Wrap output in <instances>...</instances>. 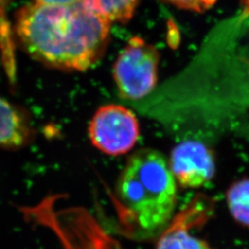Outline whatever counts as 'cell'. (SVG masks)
<instances>
[{"instance_id":"cell-11","label":"cell","mask_w":249,"mask_h":249,"mask_svg":"<svg viewBox=\"0 0 249 249\" xmlns=\"http://www.w3.org/2000/svg\"><path fill=\"white\" fill-rule=\"evenodd\" d=\"M180 9H187L196 12H203L212 8L217 0H164Z\"/></svg>"},{"instance_id":"cell-3","label":"cell","mask_w":249,"mask_h":249,"mask_svg":"<svg viewBox=\"0 0 249 249\" xmlns=\"http://www.w3.org/2000/svg\"><path fill=\"white\" fill-rule=\"evenodd\" d=\"M159 59L153 45L141 37H132L114 66V80L120 96L139 100L151 93L157 83Z\"/></svg>"},{"instance_id":"cell-1","label":"cell","mask_w":249,"mask_h":249,"mask_svg":"<svg viewBox=\"0 0 249 249\" xmlns=\"http://www.w3.org/2000/svg\"><path fill=\"white\" fill-rule=\"evenodd\" d=\"M110 25L83 0L67 5L35 2L18 9L14 32L37 61L66 71H84L105 52Z\"/></svg>"},{"instance_id":"cell-9","label":"cell","mask_w":249,"mask_h":249,"mask_svg":"<svg viewBox=\"0 0 249 249\" xmlns=\"http://www.w3.org/2000/svg\"><path fill=\"white\" fill-rule=\"evenodd\" d=\"M156 249H213L204 240L191 235L186 229L173 228L160 237Z\"/></svg>"},{"instance_id":"cell-5","label":"cell","mask_w":249,"mask_h":249,"mask_svg":"<svg viewBox=\"0 0 249 249\" xmlns=\"http://www.w3.org/2000/svg\"><path fill=\"white\" fill-rule=\"evenodd\" d=\"M169 167L180 187L199 188L211 182L215 175L213 151L197 141L182 142L171 151Z\"/></svg>"},{"instance_id":"cell-12","label":"cell","mask_w":249,"mask_h":249,"mask_svg":"<svg viewBox=\"0 0 249 249\" xmlns=\"http://www.w3.org/2000/svg\"><path fill=\"white\" fill-rule=\"evenodd\" d=\"M79 0H36V2L43 3V4H48V5H67L74 3Z\"/></svg>"},{"instance_id":"cell-7","label":"cell","mask_w":249,"mask_h":249,"mask_svg":"<svg viewBox=\"0 0 249 249\" xmlns=\"http://www.w3.org/2000/svg\"><path fill=\"white\" fill-rule=\"evenodd\" d=\"M83 2L111 22L125 23L132 18L141 0H83Z\"/></svg>"},{"instance_id":"cell-2","label":"cell","mask_w":249,"mask_h":249,"mask_svg":"<svg viewBox=\"0 0 249 249\" xmlns=\"http://www.w3.org/2000/svg\"><path fill=\"white\" fill-rule=\"evenodd\" d=\"M169 163L158 151L142 149L127 159L116 183L120 203L141 230L153 233L173 216L178 187Z\"/></svg>"},{"instance_id":"cell-6","label":"cell","mask_w":249,"mask_h":249,"mask_svg":"<svg viewBox=\"0 0 249 249\" xmlns=\"http://www.w3.org/2000/svg\"><path fill=\"white\" fill-rule=\"evenodd\" d=\"M32 136L33 128L25 114L0 96V147L20 148Z\"/></svg>"},{"instance_id":"cell-10","label":"cell","mask_w":249,"mask_h":249,"mask_svg":"<svg viewBox=\"0 0 249 249\" xmlns=\"http://www.w3.org/2000/svg\"><path fill=\"white\" fill-rule=\"evenodd\" d=\"M12 0H0V48L2 58L8 71L14 70V52L12 31L7 18V8Z\"/></svg>"},{"instance_id":"cell-8","label":"cell","mask_w":249,"mask_h":249,"mask_svg":"<svg viewBox=\"0 0 249 249\" xmlns=\"http://www.w3.org/2000/svg\"><path fill=\"white\" fill-rule=\"evenodd\" d=\"M226 201L234 221L249 228V178L231 184L226 192Z\"/></svg>"},{"instance_id":"cell-4","label":"cell","mask_w":249,"mask_h":249,"mask_svg":"<svg viewBox=\"0 0 249 249\" xmlns=\"http://www.w3.org/2000/svg\"><path fill=\"white\" fill-rule=\"evenodd\" d=\"M88 132L91 144L110 156H119L131 151L141 133L133 112L118 105L100 107L89 122Z\"/></svg>"}]
</instances>
